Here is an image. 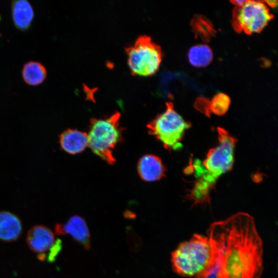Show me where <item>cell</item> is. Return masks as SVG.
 <instances>
[{"mask_svg":"<svg viewBox=\"0 0 278 278\" xmlns=\"http://www.w3.org/2000/svg\"><path fill=\"white\" fill-rule=\"evenodd\" d=\"M173 271L183 277L205 278L217 266L218 256L207 236L195 233L171 253Z\"/></svg>","mask_w":278,"mask_h":278,"instance_id":"obj_3","label":"cell"},{"mask_svg":"<svg viewBox=\"0 0 278 278\" xmlns=\"http://www.w3.org/2000/svg\"><path fill=\"white\" fill-rule=\"evenodd\" d=\"M59 144L65 152L71 154H77L88 146V134L76 129H68L60 134Z\"/></svg>","mask_w":278,"mask_h":278,"instance_id":"obj_11","label":"cell"},{"mask_svg":"<svg viewBox=\"0 0 278 278\" xmlns=\"http://www.w3.org/2000/svg\"><path fill=\"white\" fill-rule=\"evenodd\" d=\"M55 231L57 235H70L85 249L90 248V232L85 221L79 216H72L65 223L56 224Z\"/></svg>","mask_w":278,"mask_h":278,"instance_id":"obj_9","label":"cell"},{"mask_svg":"<svg viewBox=\"0 0 278 278\" xmlns=\"http://www.w3.org/2000/svg\"><path fill=\"white\" fill-rule=\"evenodd\" d=\"M62 248V242L60 239L56 240L54 245L49 250V253L47 257V259L52 262L56 259Z\"/></svg>","mask_w":278,"mask_h":278,"instance_id":"obj_17","label":"cell"},{"mask_svg":"<svg viewBox=\"0 0 278 278\" xmlns=\"http://www.w3.org/2000/svg\"><path fill=\"white\" fill-rule=\"evenodd\" d=\"M190 64L196 67H205L209 65L213 59L211 47L205 44H199L192 46L187 54Z\"/></svg>","mask_w":278,"mask_h":278,"instance_id":"obj_14","label":"cell"},{"mask_svg":"<svg viewBox=\"0 0 278 278\" xmlns=\"http://www.w3.org/2000/svg\"><path fill=\"white\" fill-rule=\"evenodd\" d=\"M22 224L16 215L8 211L0 212V240L14 241L21 236Z\"/></svg>","mask_w":278,"mask_h":278,"instance_id":"obj_12","label":"cell"},{"mask_svg":"<svg viewBox=\"0 0 278 278\" xmlns=\"http://www.w3.org/2000/svg\"><path fill=\"white\" fill-rule=\"evenodd\" d=\"M137 171L143 180L152 182L162 178L165 176L166 168L159 157L148 154L143 155L139 160Z\"/></svg>","mask_w":278,"mask_h":278,"instance_id":"obj_10","label":"cell"},{"mask_svg":"<svg viewBox=\"0 0 278 278\" xmlns=\"http://www.w3.org/2000/svg\"><path fill=\"white\" fill-rule=\"evenodd\" d=\"M219 143L208 151L201 162L195 160L190 164V170L194 172L197 180L187 199L193 205L210 203V194L217 180L222 174L229 171L234 163V152L237 140L225 129L218 128Z\"/></svg>","mask_w":278,"mask_h":278,"instance_id":"obj_2","label":"cell"},{"mask_svg":"<svg viewBox=\"0 0 278 278\" xmlns=\"http://www.w3.org/2000/svg\"><path fill=\"white\" fill-rule=\"evenodd\" d=\"M246 1H232V3H233V4L235 5L236 7H239L241 6L242 5L244 4V3Z\"/></svg>","mask_w":278,"mask_h":278,"instance_id":"obj_19","label":"cell"},{"mask_svg":"<svg viewBox=\"0 0 278 278\" xmlns=\"http://www.w3.org/2000/svg\"><path fill=\"white\" fill-rule=\"evenodd\" d=\"M206 233L218 256L215 278H262L263 243L252 216L238 212L213 222Z\"/></svg>","mask_w":278,"mask_h":278,"instance_id":"obj_1","label":"cell"},{"mask_svg":"<svg viewBox=\"0 0 278 278\" xmlns=\"http://www.w3.org/2000/svg\"><path fill=\"white\" fill-rule=\"evenodd\" d=\"M55 241L53 232L43 225L33 226L29 230L26 236L28 247L38 253L40 260L45 259V252L50 250Z\"/></svg>","mask_w":278,"mask_h":278,"instance_id":"obj_8","label":"cell"},{"mask_svg":"<svg viewBox=\"0 0 278 278\" xmlns=\"http://www.w3.org/2000/svg\"><path fill=\"white\" fill-rule=\"evenodd\" d=\"M47 75L45 66L37 61H29L24 64L22 76L24 81L30 85H38L42 83Z\"/></svg>","mask_w":278,"mask_h":278,"instance_id":"obj_15","label":"cell"},{"mask_svg":"<svg viewBox=\"0 0 278 278\" xmlns=\"http://www.w3.org/2000/svg\"><path fill=\"white\" fill-rule=\"evenodd\" d=\"M265 4L268 6H271L272 7H274L277 4V1H268L264 2Z\"/></svg>","mask_w":278,"mask_h":278,"instance_id":"obj_18","label":"cell"},{"mask_svg":"<svg viewBox=\"0 0 278 278\" xmlns=\"http://www.w3.org/2000/svg\"><path fill=\"white\" fill-rule=\"evenodd\" d=\"M190 126L174 109L173 104L167 102L165 110L149 123L147 127L150 134L159 140L165 148L176 150L182 146L184 133Z\"/></svg>","mask_w":278,"mask_h":278,"instance_id":"obj_5","label":"cell"},{"mask_svg":"<svg viewBox=\"0 0 278 278\" xmlns=\"http://www.w3.org/2000/svg\"><path fill=\"white\" fill-rule=\"evenodd\" d=\"M230 105L229 97L222 93L215 95L208 103V109L215 114L222 115L228 110Z\"/></svg>","mask_w":278,"mask_h":278,"instance_id":"obj_16","label":"cell"},{"mask_svg":"<svg viewBox=\"0 0 278 278\" xmlns=\"http://www.w3.org/2000/svg\"><path fill=\"white\" fill-rule=\"evenodd\" d=\"M126 52L130 72L135 76L147 77L154 74L162 60L161 47L147 35L138 37L126 48Z\"/></svg>","mask_w":278,"mask_h":278,"instance_id":"obj_6","label":"cell"},{"mask_svg":"<svg viewBox=\"0 0 278 278\" xmlns=\"http://www.w3.org/2000/svg\"><path fill=\"white\" fill-rule=\"evenodd\" d=\"M272 18L264 2L246 1L234 11L233 24L237 31L251 34L260 32Z\"/></svg>","mask_w":278,"mask_h":278,"instance_id":"obj_7","label":"cell"},{"mask_svg":"<svg viewBox=\"0 0 278 278\" xmlns=\"http://www.w3.org/2000/svg\"><path fill=\"white\" fill-rule=\"evenodd\" d=\"M12 19L16 27L22 31L27 30L34 18V11L26 0L14 1L12 3Z\"/></svg>","mask_w":278,"mask_h":278,"instance_id":"obj_13","label":"cell"},{"mask_svg":"<svg viewBox=\"0 0 278 278\" xmlns=\"http://www.w3.org/2000/svg\"><path fill=\"white\" fill-rule=\"evenodd\" d=\"M120 114L116 112L108 117L91 119L88 134V146L97 155L109 164L115 159L113 150L121 140Z\"/></svg>","mask_w":278,"mask_h":278,"instance_id":"obj_4","label":"cell"}]
</instances>
